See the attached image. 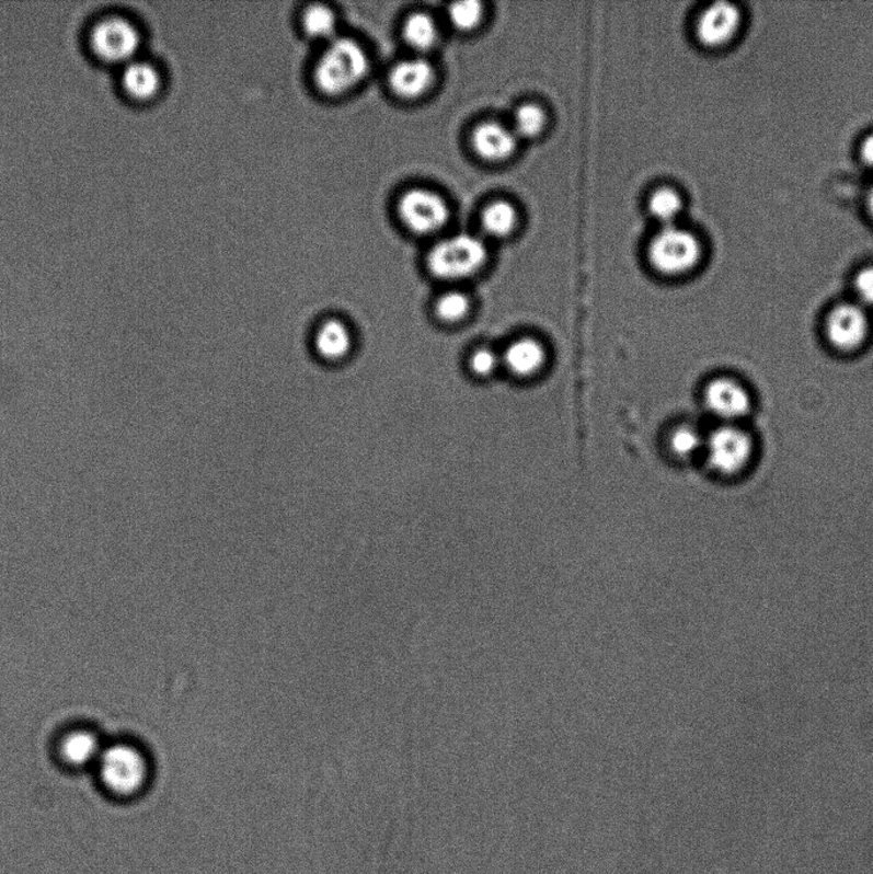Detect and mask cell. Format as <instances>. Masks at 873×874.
Segmentation results:
<instances>
[{"label": "cell", "mask_w": 873, "mask_h": 874, "mask_svg": "<svg viewBox=\"0 0 873 874\" xmlns=\"http://www.w3.org/2000/svg\"><path fill=\"white\" fill-rule=\"evenodd\" d=\"M369 72L370 57L366 47L354 37L340 35L324 44L313 79L322 94L337 97L358 89Z\"/></svg>", "instance_id": "cell-1"}, {"label": "cell", "mask_w": 873, "mask_h": 874, "mask_svg": "<svg viewBox=\"0 0 873 874\" xmlns=\"http://www.w3.org/2000/svg\"><path fill=\"white\" fill-rule=\"evenodd\" d=\"M143 37L138 22L123 13L99 18L88 33V44L94 57L104 64L123 67L140 56Z\"/></svg>", "instance_id": "cell-2"}, {"label": "cell", "mask_w": 873, "mask_h": 874, "mask_svg": "<svg viewBox=\"0 0 873 874\" xmlns=\"http://www.w3.org/2000/svg\"><path fill=\"white\" fill-rule=\"evenodd\" d=\"M95 767L103 786L117 796L138 794L150 778L149 758L130 743L105 745Z\"/></svg>", "instance_id": "cell-3"}, {"label": "cell", "mask_w": 873, "mask_h": 874, "mask_svg": "<svg viewBox=\"0 0 873 874\" xmlns=\"http://www.w3.org/2000/svg\"><path fill=\"white\" fill-rule=\"evenodd\" d=\"M487 261L484 243L470 234H457L436 243L427 255L430 275L445 283H459L476 275Z\"/></svg>", "instance_id": "cell-4"}, {"label": "cell", "mask_w": 873, "mask_h": 874, "mask_svg": "<svg viewBox=\"0 0 873 874\" xmlns=\"http://www.w3.org/2000/svg\"><path fill=\"white\" fill-rule=\"evenodd\" d=\"M700 260V242L693 233L678 227H665L650 243L648 261L652 268L663 276L686 275Z\"/></svg>", "instance_id": "cell-5"}, {"label": "cell", "mask_w": 873, "mask_h": 874, "mask_svg": "<svg viewBox=\"0 0 873 874\" xmlns=\"http://www.w3.org/2000/svg\"><path fill=\"white\" fill-rule=\"evenodd\" d=\"M397 209L401 223L415 234L441 231L450 219L449 204L441 195L425 187H413L402 193Z\"/></svg>", "instance_id": "cell-6"}, {"label": "cell", "mask_w": 873, "mask_h": 874, "mask_svg": "<svg viewBox=\"0 0 873 874\" xmlns=\"http://www.w3.org/2000/svg\"><path fill=\"white\" fill-rule=\"evenodd\" d=\"M754 452L748 433L736 424H721L705 435L704 456L716 473L733 475L747 467Z\"/></svg>", "instance_id": "cell-7"}, {"label": "cell", "mask_w": 873, "mask_h": 874, "mask_svg": "<svg viewBox=\"0 0 873 874\" xmlns=\"http://www.w3.org/2000/svg\"><path fill=\"white\" fill-rule=\"evenodd\" d=\"M503 370L518 381H531L542 375L550 361V349L535 334H521L501 349Z\"/></svg>", "instance_id": "cell-8"}, {"label": "cell", "mask_w": 873, "mask_h": 874, "mask_svg": "<svg viewBox=\"0 0 873 874\" xmlns=\"http://www.w3.org/2000/svg\"><path fill=\"white\" fill-rule=\"evenodd\" d=\"M703 404L723 424H735L749 414L751 398L746 387L735 379L720 377L705 384Z\"/></svg>", "instance_id": "cell-9"}, {"label": "cell", "mask_w": 873, "mask_h": 874, "mask_svg": "<svg viewBox=\"0 0 873 874\" xmlns=\"http://www.w3.org/2000/svg\"><path fill=\"white\" fill-rule=\"evenodd\" d=\"M825 332L830 344L841 352L860 347L869 334V318L860 303H840L826 318Z\"/></svg>", "instance_id": "cell-10"}, {"label": "cell", "mask_w": 873, "mask_h": 874, "mask_svg": "<svg viewBox=\"0 0 873 874\" xmlns=\"http://www.w3.org/2000/svg\"><path fill=\"white\" fill-rule=\"evenodd\" d=\"M435 78V68L429 60L423 56H413L393 64L387 82L398 97L415 101L428 93Z\"/></svg>", "instance_id": "cell-11"}, {"label": "cell", "mask_w": 873, "mask_h": 874, "mask_svg": "<svg viewBox=\"0 0 873 874\" xmlns=\"http://www.w3.org/2000/svg\"><path fill=\"white\" fill-rule=\"evenodd\" d=\"M119 82L124 93L138 103L154 101L164 85L161 68L153 60L140 56L120 67Z\"/></svg>", "instance_id": "cell-12"}, {"label": "cell", "mask_w": 873, "mask_h": 874, "mask_svg": "<svg viewBox=\"0 0 873 874\" xmlns=\"http://www.w3.org/2000/svg\"><path fill=\"white\" fill-rule=\"evenodd\" d=\"M313 348L319 359L326 363L347 360L355 348V333L352 325L338 317L323 319L314 331Z\"/></svg>", "instance_id": "cell-13"}, {"label": "cell", "mask_w": 873, "mask_h": 874, "mask_svg": "<svg viewBox=\"0 0 873 874\" xmlns=\"http://www.w3.org/2000/svg\"><path fill=\"white\" fill-rule=\"evenodd\" d=\"M739 26V10L733 3L717 2L702 13L697 36L705 47L716 48L731 42Z\"/></svg>", "instance_id": "cell-14"}, {"label": "cell", "mask_w": 873, "mask_h": 874, "mask_svg": "<svg viewBox=\"0 0 873 874\" xmlns=\"http://www.w3.org/2000/svg\"><path fill=\"white\" fill-rule=\"evenodd\" d=\"M472 146L478 156L487 162H503L516 149V135L496 122H484L472 136Z\"/></svg>", "instance_id": "cell-15"}, {"label": "cell", "mask_w": 873, "mask_h": 874, "mask_svg": "<svg viewBox=\"0 0 873 874\" xmlns=\"http://www.w3.org/2000/svg\"><path fill=\"white\" fill-rule=\"evenodd\" d=\"M105 745L99 736L88 728H78L68 733L60 741V758L72 769H85L96 766Z\"/></svg>", "instance_id": "cell-16"}, {"label": "cell", "mask_w": 873, "mask_h": 874, "mask_svg": "<svg viewBox=\"0 0 873 874\" xmlns=\"http://www.w3.org/2000/svg\"><path fill=\"white\" fill-rule=\"evenodd\" d=\"M401 36L416 56H423L435 49L438 43V27L430 14L414 12L402 22Z\"/></svg>", "instance_id": "cell-17"}, {"label": "cell", "mask_w": 873, "mask_h": 874, "mask_svg": "<svg viewBox=\"0 0 873 874\" xmlns=\"http://www.w3.org/2000/svg\"><path fill=\"white\" fill-rule=\"evenodd\" d=\"M705 435L692 423L675 424L665 438L666 451L677 461H689L703 453Z\"/></svg>", "instance_id": "cell-18"}, {"label": "cell", "mask_w": 873, "mask_h": 874, "mask_svg": "<svg viewBox=\"0 0 873 874\" xmlns=\"http://www.w3.org/2000/svg\"><path fill=\"white\" fill-rule=\"evenodd\" d=\"M433 317L445 326L464 324L473 313V301L470 296L458 288H450L439 294L433 302Z\"/></svg>", "instance_id": "cell-19"}, {"label": "cell", "mask_w": 873, "mask_h": 874, "mask_svg": "<svg viewBox=\"0 0 873 874\" xmlns=\"http://www.w3.org/2000/svg\"><path fill=\"white\" fill-rule=\"evenodd\" d=\"M338 26V14L325 4H311L301 14L302 32L311 41L326 44L336 39Z\"/></svg>", "instance_id": "cell-20"}, {"label": "cell", "mask_w": 873, "mask_h": 874, "mask_svg": "<svg viewBox=\"0 0 873 874\" xmlns=\"http://www.w3.org/2000/svg\"><path fill=\"white\" fill-rule=\"evenodd\" d=\"M518 215L510 203L495 202L484 209L482 225L492 238H506L514 231Z\"/></svg>", "instance_id": "cell-21"}, {"label": "cell", "mask_w": 873, "mask_h": 874, "mask_svg": "<svg viewBox=\"0 0 873 874\" xmlns=\"http://www.w3.org/2000/svg\"><path fill=\"white\" fill-rule=\"evenodd\" d=\"M467 368L470 375L481 381H487L503 370L501 353L491 345H478L470 349L467 357Z\"/></svg>", "instance_id": "cell-22"}, {"label": "cell", "mask_w": 873, "mask_h": 874, "mask_svg": "<svg viewBox=\"0 0 873 874\" xmlns=\"http://www.w3.org/2000/svg\"><path fill=\"white\" fill-rule=\"evenodd\" d=\"M648 209L658 222L666 225V227L673 226L671 223L679 217L682 209L681 197L671 188H659L652 194Z\"/></svg>", "instance_id": "cell-23"}, {"label": "cell", "mask_w": 873, "mask_h": 874, "mask_svg": "<svg viewBox=\"0 0 873 874\" xmlns=\"http://www.w3.org/2000/svg\"><path fill=\"white\" fill-rule=\"evenodd\" d=\"M545 113L537 104H522L515 112L514 134L524 139H535L543 131Z\"/></svg>", "instance_id": "cell-24"}, {"label": "cell", "mask_w": 873, "mask_h": 874, "mask_svg": "<svg viewBox=\"0 0 873 874\" xmlns=\"http://www.w3.org/2000/svg\"><path fill=\"white\" fill-rule=\"evenodd\" d=\"M483 16V7L476 0H466V2H458L450 5L449 19L451 24L461 30V32H470L481 24Z\"/></svg>", "instance_id": "cell-25"}, {"label": "cell", "mask_w": 873, "mask_h": 874, "mask_svg": "<svg viewBox=\"0 0 873 874\" xmlns=\"http://www.w3.org/2000/svg\"><path fill=\"white\" fill-rule=\"evenodd\" d=\"M854 291L860 306L873 307V267L858 273L854 279Z\"/></svg>", "instance_id": "cell-26"}, {"label": "cell", "mask_w": 873, "mask_h": 874, "mask_svg": "<svg viewBox=\"0 0 873 874\" xmlns=\"http://www.w3.org/2000/svg\"><path fill=\"white\" fill-rule=\"evenodd\" d=\"M862 158L865 163L873 166V135L862 143Z\"/></svg>", "instance_id": "cell-27"}, {"label": "cell", "mask_w": 873, "mask_h": 874, "mask_svg": "<svg viewBox=\"0 0 873 874\" xmlns=\"http://www.w3.org/2000/svg\"><path fill=\"white\" fill-rule=\"evenodd\" d=\"M869 208L873 217V188L871 189V193L869 195Z\"/></svg>", "instance_id": "cell-28"}]
</instances>
